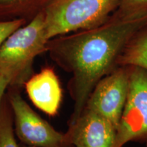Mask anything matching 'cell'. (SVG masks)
I'll list each match as a JSON object with an SVG mask.
<instances>
[{
	"label": "cell",
	"instance_id": "cell-1",
	"mask_svg": "<svg viewBox=\"0 0 147 147\" xmlns=\"http://www.w3.org/2000/svg\"><path fill=\"white\" fill-rule=\"evenodd\" d=\"M146 26L147 5L118 8L99 26L48 41L50 58L71 74L67 88L74 108L69 124L81 115L97 82L119 67L117 61L128 42Z\"/></svg>",
	"mask_w": 147,
	"mask_h": 147
},
{
	"label": "cell",
	"instance_id": "cell-2",
	"mask_svg": "<svg viewBox=\"0 0 147 147\" xmlns=\"http://www.w3.org/2000/svg\"><path fill=\"white\" fill-rule=\"evenodd\" d=\"M44 10L10 35L0 48V71L11 76L10 87L24 85L32 75L35 58L47 53L49 40Z\"/></svg>",
	"mask_w": 147,
	"mask_h": 147
},
{
	"label": "cell",
	"instance_id": "cell-3",
	"mask_svg": "<svg viewBox=\"0 0 147 147\" xmlns=\"http://www.w3.org/2000/svg\"><path fill=\"white\" fill-rule=\"evenodd\" d=\"M121 0H53L44 10L49 40L94 28L107 21Z\"/></svg>",
	"mask_w": 147,
	"mask_h": 147
},
{
	"label": "cell",
	"instance_id": "cell-4",
	"mask_svg": "<svg viewBox=\"0 0 147 147\" xmlns=\"http://www.w3.org/2000/svg\"><path fill=\"white\" fill-rule=\"evenodd\" d=\"M130 66L127 99L117 129L115 147L147 139V70Z\"/></svg>",
	"mask_w": 147,
	"mask_h": 147
},
{
	"label": "cell",
	"instance_id": "cell-5",
	"mask_svg": "<svg viewBox=\"0 0 147 147\" xmlns=\"http://www.w3.org/2000/svg\"><path fill=\"white\" fill-rule=\"evenodd\" d=\"M6 93L13 115L14 132L27 146L67 147L65 134L57 131L24 100L17 87H10Z\"/></svg>",
	"mask_w": 147,
	"mask_h": 147
},
{
	"label": "cell",
	"instance_id": "cell-6",
	"mask_svg": "<svg viewBox=\"0 0 147 147\" xmlns=\"http://www.w3.org/2000/svg\"><path fill=\"white\" fill-rule=\"evenodd\" d=\"M130 66H119L97 82L86 107L98 113L118 129L127 99Z\"/></svg>",
	"mask_w": 147,
	"mask_h": 147
},
{
	"label": "cell",
	"instance_id": "cell-7",
	"mask_svg": "<svg viewBox=\"0 0 147 147\" xmlns=\"http://www.w3.org/2000/svg\"><path fill=\"white\" fill-rule=\"evenodd\" d=\"M117 129L108 119L85 108L69 124L65 134L67 145L75 147H115Z\"/></svg>",
	"mask_w": 147,
	"mask_h": 147
},
{
	"label": "cell",
	"instance_id": "cell-8",
	"mask_svg": "<svg viewBox=\"0 0 147 147\" xmlns=\"http://www.w3.org/2000/svg\"><path fill=\"white\" fill-rule=\"evenodd\" d=\"M29 98L33 104L50 117L58 113L63 91L59 77L53 67H43L32 74L24 84Z\"/></svg>",
	"mask_w": 147,
	"mask_h": 147
},
{
	"label": "cell",
	"instance_id": "cell-9",
	"mask_svg": "<svg viewBox=\"0 0 147 147\" xmlns=\"http://www.w3.org/2000/svg\"><path fill=\"white\" fill-rule=\"evenodd\" d=\"M53 0H0V21L25 19L29 22Z\"/></svg>",
	"mask_w": 147,
	"mask_h": 147
},
{
	"label": "cell",
	"instance_id": "cell-10",
	"mask_svg": "<svg viewBox=\"0 0 147 147\" xmlns=\"http://www.w3.org/2000/svg\"><path fill=\"white\" fill-rule=\"evenodd\" d=\"M118 66L131 65L147 70V26L135 34L117 61Z\"/></svg>",
	"mask_w": 147,
	"mask_h": 147
},
{
	"label": "cell",
	"instance_id": "cell-11",
	"mask_svg": "<svg viewBox=\"0 0 147 147\" xmlns=\"http://www.w3.org/2000/svg\"><path fill=\"white\" fill-rule=\"evenodd\" d=\"M14 133L13 115L5 95L0 109V147H19Z\"/></svg>",
	"mask_w": 147,
	"mask_h": 147
},
{
	"label": "cell",
	"instance_id": "cell-12",
	"mask_svg": "<svg viewBox=\"0 0 147 147\" xmlns=\"http://www.w3.org/2000/svg\"><path fill=\"white\" fill-rule=\"evenodd\" d=\"M27 23L28 21L25 19L0 21V48L10 35Z\"/></svg>",
	"mask_w": 147,
	"mask_h": 147
},
{
	"label": "cell",
	"instance_id": "cell-13",
	"mask_svg": "<svg viewBox=\"0 0 147 147\" xmlns=\"http://www.w3.org/2000/svg\"><path fill=\"white\" fill-rule=\"evenodd\" d=\"M12 80V79L10 76L0 71V109L5 95V91L10 87Z\"/></svg>",
	"mask_w": 147,
	"mask_h": 147
},
{
	"label": "cell",
	"instance_id": "cell-14",
	"mask_svg": "<svg viewBox=\"0 0 147 147\" xmlns=\"http://www.w3.org/2000/svg\"><path fill=\"white\" fill-rule=\"evenodd\" d=\"M147 5V0H121L119 8L130 9Z\"/></svg>",
	"mask_w": 147,
	"mask_h": 147
},
{
	"label": "cell",
	"instance_id": "cell-15",
	"mask_svg": "<svg viewBox=\"0 0 147 147\" xmlns=\"http://www.w3.org/2000/svg\"><path fill=\"white\" fill-rule=\"evenodd\" d=\"M21 147H34V146H27V145H23Z\"/></svg>",
	"mask_w": 147,
	"mask_h": 147
},
{
	"label": "cell",
	"instance_id": "cell-16",
	"mask_svg": "<svg viewBox=\"0 0 147 147\" xmlns=\"http://www.w3.org/2000/svg\"><path fill=\"white\" fill-rule=\"evenodd\" d=\"M144 143H145V144H146V146L147 147V139H146V140L145 141V142H144Z\"/></svg>",
	"mask_w": 147,
	"mask_h": 147
}]
</instances>
